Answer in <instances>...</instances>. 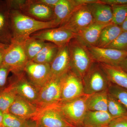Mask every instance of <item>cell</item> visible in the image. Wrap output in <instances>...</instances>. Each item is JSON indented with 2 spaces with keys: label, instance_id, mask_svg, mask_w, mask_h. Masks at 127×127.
Returning <instances> with one entry per match:
<instances>
[{
  "label": "cell",
  "instance_id": "obj_6",
  "mask_svg": "<svg viewBox=\"0 0 127 127\" xmlns=\"http://www.w3.org/2000/svg\"><path fill=\"white\" fill-rule=\"evenodd\" d=\"M62 77H51L39 90L36 106L41 109L55 106L61 102Z\"/></svg>",
  "mask_w": 127,
  "mask_h": 127
},
{
  "label": "cell",
  "instance_id": "obj_18",
  "mask_svg": "<svg viewBox=\"0 0 127 127\" xmlns=\"http://www.w3.org/2000/svg\"><path fill=\"white\" fill-rule=\"evenodd\" d=\"M110 24L94 22L76 34L75 38L87 47L96 46L102 31Z\"/></svg>",
  "mask_w": 127,
  "mask_h": 127
},
{
  "label": "cell",
  "instance_id": "obj_22",
  "mask_svg": "<svg viewBox=\"0 0 127 127\" xmlns=\"http://www.w3.org/2000/svg\"><path fill=\"white\" fill-rule=\"evenodd\" d=\"M76 6L74 0H59L53 8V21L58 27L65 22Z\"/></svg>",
  "mask_w": 127,
  "mask_h": 127
},
{
  "label": "cell",
  "instance_id": "obj_15",
  "mask_svg": "<svg viewBox=\"0 0 127 127\" xmlns=\"http://www.w3.org/2000/svg\"><path fill=\"white\" fill-rule=\"evenodd\" d=\"M41 109L35 104L16 96L9 108V113L21 119L27 120L35 117Z\"/></svg>",
  "mask_w": 127,
  "mask_h": 127
},
{
  "label": "cell",
  "instance_id": "obj_16",
  "mask_svg": "<svg viewBox=\"0 0 127 127\" xmlns=\"http://www.w3.org/2000/svg\"><path fill=\"white\" fill-rule=\"evenodd\" d=\"M68 45L59 48L57 54L50 64L51 77H61L70 70Z\"/></svg>",
  "mask_w": 127,
  "mask_h": 127
},
{
  "label": "cell",
  "instance_id": "obj_37",
  "mask_svg": "<svg viewBox=\"0 0 127 127\" xmlns=\"http://www.w3.org/2000/svg\"><path fill=\"white\" fill-rule=\"evenodd\" d=\"M97 1L98 0H74L76 6L80 5H88Z\"/></svg>",
  "mask_w": 127,
  "mask_h": 127
},
{
  "label": "cell",
  "instance_id": "obj_20",
  "mask_svg": "<svg viewBox=\"0 0 127 127\" xmlns=\"http://www.w3.org/2000/svg\"><path fill=\"white\" fill-rule=\"evenodd\" d=\"M100 64L110 83L127 90V72L119 66Z\"/></svg>",
  "mask_w": 127,
  "mask_h": 127
},
{
  "label": "cell",
  "instance_id": "obj_35",
  "mask_svg": "<svg viewBox=\"0 0 127 127\" xmlns=\"http://www.w3.org/2000/svg\"><path fill=\"white\" fill-rule=\"evenodd\" d=\"M100 2L110 6L127 4V0H99Z\"/></svg>",
  "mask_w": 127,
  "mask_h": 127
},
{
  "label": "cell",
  "instance_id": "obj_36",
  "mask_svg": "<svg viewBox=\"0 0 127 127\" xmlns=\"http://www.w3.org/2000/svg\"><path fill=\"white\" fill-rule=\"evenodd\" d=\"M37 1L53 9L59 0H36Z\"/></svg>",
  "mask_w": 127,
  "mask_h": 127
},
{
  "label": "cell",
  "instance_id": "obj_17",
  "mask_svg": "<svg viewBox=\"0 0 127 127\" xmlns=\"http://www.w3.org/2000/svg\"><path fill=\"white\" fill-rule=\"evenodd\" d=\"M10 9L6 0H0V43L9 46L12 40Z\"/></svg>",
  "mask_w": 127,
  "mask_h": 127
},
{
  "label": "cell",
  "instance_id": "obj_34",
  "mask_svg": "<svg viewBox=\"0 0 127 127\" xmlns=\"http://www.w3.org/2000/svg\"><path fill=\"white\" fill-rule=\"evenodd\" d=\"M108 126L109 127H127V116L113 119Z\"/></svg>",
  "mask_w": 127,
  "mask_h": 127
},
{
  "label": "cell",
  "instance_id": "obj_27",
  "mask_svg": "<svg viewBox=\"0 0 127 127\" xmlns=\"http://www.w3.org/2000/svg\"><path fill=\"white\" fill-rule=\"evenodd\" d=\"M108 112L113 119L127 116V111L125 108L115 98L108 93Z\"/></svg>",
  "mask_w": 127,
  "mask_h": 127
},
{
  "label": "cell",
  "instance_id": "obj_42",
  "mask_svg": "<svg viewBox=\"0 0 127 127\" xmlns=\"http://www.w3.org/2000/svg\"><path fill=\"white\" fill-rule=\"evenodd\" d=\"M27 127H38L37 126H36V125L34 123H29V125H28V126Z\"/></svg>",
  "mask_w": 127,
  "mask_h": 127
},
{
  "label": "cell",
  "instance_id": "obj_38",
  "mask_svg": "<svg viewBox=\"0 0 127 127\" xmlns=\"http://www.w3.org/2000/svg\"><path fill=\"white\" fill-rule=\"evenodd\" d=\"M6 48L0 46V67L3 65L4 51Z\"/></svg>",
  "mask_w": 127,
  "mask_h": 127
},
{
  "label": "cell",
  "instance_id": "obj_31",
  "mask_svg": "<svg viewBox=\"0 0 127 127\" xmlns=\"http://www.w3.org/2000/svg\"><path fill=\"white\" fill-rule=\"evenodd\" d=\"M30 123L9 113L4 114V127H27Z\"/></svg>",
  "mask_w": 127,
  "mask_h": 127
},
{
  "label": "cell",
  "instance_id": "obj_39",
  "mask_svg": "<svg viewBox=\"0 0 127 127\" xmlns=\"http://www.w3.org/2000/svg\"><path fill=\"white\" fill-rule=\"evenodd\" d=\"M119 66L127 73V57L120 63Z\"/></svg>",
  "mask_w": 127,
  "mask_h": 127
},
{
  "label": "cell",
  "instance_id": "obj_10",
  "mask_svg": "<svg viewBox=\"0 0 127 127\" xmlns=\"http://www.w3.org/2000/svg\"><path fill=\"white\" fill-rule=\"evenodd\" d=\"M32 119L38 127H74L66 120L56 105L41 109Z\"/></svg>",
  "mask_w": 127,
  "mask_h": 127
},
{
  "label": "cell",
  "instance_id": "obj_44",
  "mask_svg": "<svg viewBox=\"0 0 127 127\" xmlns=\"http://www.w3.org/2000/svg\"><path fill=\"white\" fill-rule=\"evenodd\" d=\"M108 127V126H106V127Z\"/></svg>",
  "mask_w": 127,
  "mask_h": 127
},
{
  "label": "cell",
  "instance_id": "obj_13",
  "mask_svg": "<svg viewBox=\"0 0 127 127\" xmlns=\"http://www.w3.org/2000/svg\"><path fill=\"white\" fill-rule=\"evenodd\" d=\"M94 61L96 62L119 66L127 57V52L108 48L92 46L88 47Z\"/></svg>",
  "mask_w": 127,
  "mask_h": 127
},
{
  "label": "cell",
  "instance_id": "obj_3",
  "mask_svg": "<svg viewBox=\"0 0 127 127\" xmlns=\"http://www.w3.org/2000/svg\"><path fill=\"white\" fill-rule=\"evenodd\" d=\"M82 81L86 95L107 90L110 84L100 63L95 62L85 73Z\"/></svg>",
  "mask_w": 127,
  "mask_h": 127
},
{
  "label": "cell",
  "instance_id": "obj_2",
  "mask_svg": "<svg viewBox=\"0 0 127 127\" xmlns=\"http://www.w3.org/2000/svg\"><path fill=\"white\" fill-rule=\"evenodd\" d=\"M70 70L82 79L85 73L95 62L88 48L76 38L68 43Z\"/></svg>",
  "mask_w": 127,
  "mask_h": 127
},
{
  "label": "cell",
  "instance_id": "obj_25",
  "mask_svg": "<svg viewBox=\"0 0 127 127\" xmlns=\"http://www.w3.org/2000/svg\"><path fill=\"white\" fill-rule=\"evenodd\" d=\"M59 48L53 43L46 42L40 52L32 60L37 63L50 64L56 56Z\"/></svg>",
  "mask_w": 127,
  "mask_h": 127
},
{
  "label": "cell",
  "instance_id": "obj_30",
  "mask_svg": "<svg viewBox=\"0 0 127 127\" xmlns=\"http://www.w3.org/2000/svg\"><path fill=\"white\" fill-rule=\"evenodd\" d=\"M111 6L113 15L112 23L121 26L127 16V4Z\"/></svg>",
  "mask_w": 127,
  "mask_h": 127
},
{
  "label": "cell",
  "instance_id": "obj_21",
  "mask_svg": "<svg viewBox=\"0 0 127 127\" xmlns=\"http://www.w3.org/2000/svg\"><path fill=\"white\" fill-rule=\"evenodd\" d=\"M112 117L108 112L87 110L82 127H103L108 126Z\"/></svg>",
  "mask_w": 127,
  "mask_h": 127
},
{
  "label": "cell",
  "instance_id": "obj_33",
  "mask_svg": "<svg viewBox=\"0 0 127 127\" xmlns=\"http://www.w3.org/2000/svg\"><path fill=\"white\" fill-rule=\"evenodd\" d=\"M10 72V68L7 66L2 65L0 67V93L6 88L7 77Z\"/></svg>",
  "mask_w": 127,
  "mask_h": 127
},
{
  "label": "cell",
  "instance_id": "obj_32",
  "mask_svg": "<svg viewBox=\"0 0 127 127\" xmlns=\"http://www.w3.org/2000/svg\"><path fill=\"white\" fill-rule=\"evenodd\" d=\"M127 52V32H123L107 47Z\"/></svg>",
  "mask_w": 127,
  "mask_h": 127
},
{
  "label": "cell",
  "instance_id": "obj_24",
  "mask_svg": "<svg viewBox=\"0 0 127 127\" xmlns=\"http://www.w3.org/2000/svg\"><path fill=\"white\" fill-rule=\"evenodd\" d=\"M123 31L120 26L112 23L102 31L96 47L106 48L112 43Z\"/></svg>",
  "mask_w": 127,
  "mask_h": 127
},
{
  "label": "cell",
  "instance_id": "obj_29",
  "mask_svg": "<svg viewBox=\"0 0 127 127\" xmlns=\"http://www.w3.org/2000/svg\"><path fill=\"white\" fill-rule=\"evenodd\" d=\"M108 92L117 100L127 111V90L110 83Z\"/></svg>",
  "mask_w": 127,
  "mask_h": 127
},
{
  "label": "cell",
  "instance_id": "obj_26",
  "mask_svg": "<svg viewBox=\"0 0 127 127\" xmlns=\"http://www.w3.org/2000/svg\"><path fill=\"white\" fill-rule=\"evenodd\" d=\"M46 42L30 37L24 42V48L29 61H32L43 48Z\"/></svg>",
  "mask_w": 127,
  "mask_h": 127
},
{
  "label": "cell",
  "instance_id": "obj_1",
  "mask_svg": "<svg viewBox=\"0 0 127 127\" xmlns=\"http://www.w3.org/2000/svg\"><path fill=\"white\" fill-rule=\"evenodd\" d=\"M12 40L24 42L37 32L58 27L54 21L42 22L37 20L22 13L19 10L10 11Z\"/></svg>",
  "mask_w": 127,
  "mask_h": 127
},
{
  "label": "cell",
  "instance_id": "obj_40",
  "mask_svg": "<svg viewBox=\"0 0 127 127\" xmlns=\"http://www.w3.org/2000/svg\"><path fill=\"white\" fill-rule=\"evenodd\" d=\"M120 26L123 32H127V16L122 24Z\"/></svg>",
  "mask_w": 127,
  "mask_h": 127
},
{
  "label": "cell",
  "instance_id": "obj_5",
  "mask_svg": "<svg viewBox=\"0 0 127 127\" xmlns=\"http://www.w3.org/2000/svg\"><path fill=\"white\" fill-rule=\"evenodd\" d=\"M24 42L12 40L5 50L2 65L8 67L14 74L24 71L25 66L29 61Z\"/></svg>",
  "mask_w": 127,
  "mask_h": 127
},
{
  "label": "cell",
  "instance_id": "obj_8",
  "mask_svg": "<svg viewBox=\"0 0 127 127\" xmlns=\"http://www.w3.org/2000/svg\"><path fill=\"white\" fill-rule=\"evenodd\" d=\"M88 5L76 6L59 27L65 28L76 34L94 23Z\"/></svg>",
  "mask_w": 127,
  "mask_h": 127
},
{
  "label": "cell",
  "instance_id": "obj_4",
  "mask_svg": "<svg viewBox=\"0 0 127 127\" xmlns=\"http://www.w3.org/2000/svg\"><path fill=\"white\" fill-rule=\"evenodd\" d=\"M87 95L74 100L60 103L56 105L66 120L74 127H82L87 109L86 105Z\"/></svg>",
  "mask_w": 127,
  "mask_h": 127
},
{
  "label": "cell",
  "instance_id": "obj_41",
  "mask_svg": "<svg viewBox=\"0 0 127 127\" xmlns=\"http://www.w3.org/2000/svg\"><path fill=\"white\" fill-rule=\"evenodd\" d=\"M4 113L0 110V127H4L3 125Z\"/></svg>",
  "mask_w": 127,
  "mask_h": 127
},
{
  "label": "cell",
  "instance_id": "obj_7",
  "mask_svg": "<svg viewBox=\"0 0 127 127\" xmlns=\"http://www.w3.org/2000/svg\"><path fill=\"white\" fill-rule=\"evenodd\" d=\"M10 79V83L7 88L17 96L35 105L39 89L28 80L24 71L13 73V76Z\"/></svg>",
  "mask_w": 127,
  "mask_h": 127
},
{
  "label": "cell",
  "instance_id": "obj_28",
  "mask_svg": "<svg viewBox=\"0 0 127 127\" xmlns=\"http://www.w3.org/2000/svg\"><path fill=\"white\" fill-rule=\"evenodd\" d=\"M16 96L13 91L7 87L0 93V110L3 113H9V108Z\"/></svg>",
  "mask_w": 127,
  "mask_h": 127
},
{
  "label": "cell",
  "instance_id": "obj_9",
  "mask_svg": "<svg viewBox=\"0 0 127 127\" xmlns=\"http://www.w3.org/2000/svg\"><path fill=\"white\" fill-rule=\"evenodd\" d=\"M76 34L62 27L44 29L37 32L31 37L46 42H51L59 48L68 45Z\"/></svg>",
  "mask_w": 127,
  "mask_h": 127
},
{
  "label": "cell",
  "instance_id": "obj_23",
  "mask_svg": "<svg viewBox=\"0 0 127 127\" xmlns=\"http://www.w3.org/2000/svg\"><path fill=\"white\" fill-rule=\"evenodd\" d=\"M108 90L87 95L86 105L88 110L108 112Z\"/></svg>",
  "mask_w": 127,
  "mask_h": 127
},
{
  "label": "cell",
  "instance_id": "obj_14",
  "mask_svg": "<svg viewBox=\"0 0 127 127\" xmlns=\"http://www.w3.org/2000/svg\"><path fill=\"white\" fill-rule=\"evenodd\" d=\"M19 10L26 15L40 21L49 22L54 19L53 9L36 0H26Z\"/></svg>",
  "mask_w": 127,
  "mask_h": 127
},
{
  "label": "cell",
  "instance_id": "obj_12",
  "mask_svg": "<svg viewBox=\"0 0 127 127\" xmlns=\"http://www.w3.org/2000/svg\"><path fill=\"white\" fill-rule=\"evenodd\" d=\"M24 72L28 80L40 90L51 78L50 64L27 62Z\"/></svg>",
  "mask_w": 127,
  "mask_h": 127
},
{
  "label": "cell",
  "instance_id": "obj_11",
  "mask_svg": "<svg viewBox=\"0 0 127 127\" xmlns=\"http://www.w3.org/2000/svg\"><path fill=\"white\" fill-rule=\"evenodd\" d=\"M84 95L82 79L71 70L62 77L60 103L69 101Z\"/></svg>",
  "mask_w": 127,
  "mask_h": 127
},
{
  "label": "cell",
  "instance_id": "obj_43",
  "mask_svg": "<svg viewBox=\"0 0 127 127\" xmlns=\"http://www.w3.org/2000/svg\"><path fill=\"white\" fill-rule=\"evenodd\" d=\"M8 46L5 45H3V44H1V43H0V46L2 47H7Z\"/></svg>",
  "mask_w": 127,
  "mask_h": 127
},
{
  "label": "cell",
  "instance_id": "obj_19",
  "mask_svg": "<svg viewBox=\"0 0 127 127\" xmlns=\"http://www.w3.org/2000/svg\"><path fill=\"white\" fill-rule=\"evenodd\" d=\"M88 5L94 22L104 24L112 23L113 15L111 6L100 2L99 0Z\"/></svg>",
  "mask_w": 127,
  "mask_h": 127
}]
</instances>
